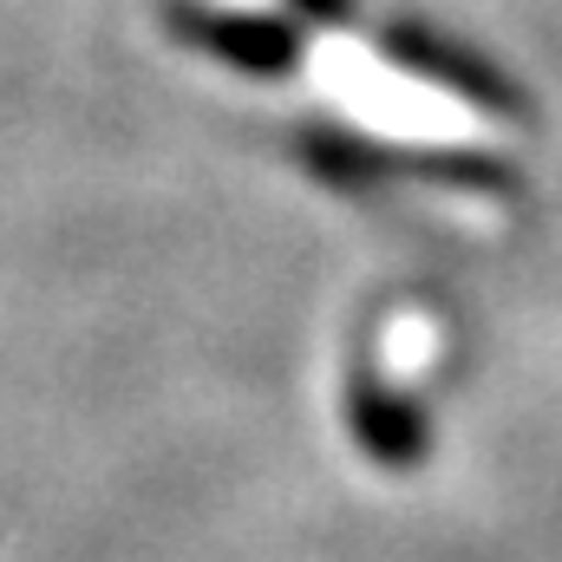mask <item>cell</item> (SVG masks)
I'll list each match as a JSON object with an SVG mask.
<instances>
[{"label": "cell", "instance_id": "3957f363", "mask_svg": "<svg viewBox=\"0 0 562 562\" xmlns=\"http://www.w3.org/2000/svg\"><path fill=\"white\" fill-rule=\"evenodd\" d=\"M347 425H353L360 451L373 464H386V471H413L425 458V445H431L425 413L406 393H386L373 373H353V386H347Z\"/></svg>", "mask_w": 562, "mask_h": 562}, {"label": "cell", "instance_id": "277c9868", "mask_svg": "<svg viewBox=\"0 0 562 562\" xmlns=\"http://www.w3.org/2000/svg\"><path fill=\"white\" fill-rule=\"evenodd\" d=\"M294 7H301V13H314V20H347V7H353V0H294Z\"/></svg>", "mask_w": 562, "mask_h": 562}, {"label": "cell", "instance_id": "7a4b0ae2", "mask_svg": "<svg viewBox=\"0 0 562 562\" xmlns=\"http://www.w3.org/2000/svg\"><path fill=\"white\" fill-rule=\"evenodd\" d=\"M380 53H386L393 66H406L413 79H431L438 92H451V99H464V105H477V112H491V119H524L517 86H510L497 66H484L464 40H445V33H431V26H386V33H380Z\"/></svg>", "mask_w": 562, "mask_h": 562}, {"label": "cell", "instance_id": "6da1fadb", "mask_svg": "<svg viewBox=\"0 0 562 562\" xmlns=\"http://www.w3.org/2000/svg\"><path fill=\"white\" fill-rule=\"evenodd\" d=\"M164 26L170 40H183L190 53H210L229 72L249 79H281L301 59V33L281 13H249V7H210V0H164Z\"/></svg>", "mask_w": 562, "mask_h": 562}]
</instances>
